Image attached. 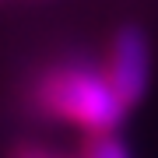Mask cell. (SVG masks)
Listing matches in <instances>:
<instances>
[{"label": "cell", "instance_id": "obj_1", "mask_svg": "<svg viewBox=\"0 0 158 158\" xmlns=\"http://www.w3.org/2000/svg\"><path fill=\"white\" fill-rule=\"evenodd\" d=\"M39 106L49 116L88 130L91 137H109L130 109L119 102L106 74L88 63H67L39 81Z\"/></svg>", "mask_w": 158, "mask_h": 158}, {"label": "cell", "instance_id": "obj_4", "mask_svg": "<svg viewBox=\"0 0 158 158\" xmlns=\"http://www.w3.org/2000/svg\"><path fill=\"white\" fill-rule=\"evenodd\" d=\"M7 158H60L56 151H49V148H46V144H18V148H11V155H7Z\"/></svg>", "mask_w": 158, "mask_h": 158}, {"label": "cell", "instance_id": "obj_2", "mask_svg": "<svg viewBox=\"0 0 158 158\" xmlns=\"http://www.w3.org/2000/svg\"><path fill=\"white\" fill-rule=\"evenodd\" d=\"M106 81L113 85L127 109L141 106L148 88H151V42L141 25H123L116 28L106 56Z\"/></svg>", "mask_w": 158, "mask_h": 158}, {"label": "cell", "instance_id": "obj_3", "mask_svg": "<svg viewBox=\"0 0 158 158\" xmlns=\"http://www.w3.org/2000/svg\"><path fill=\"white\" fill-rule=\"evenodd\" d=\"M81 158H130V148L119 141L116 134H109V137H91Z\"/></svg>", "mask_w": 158, "mask_h": 158}]
</instances>
